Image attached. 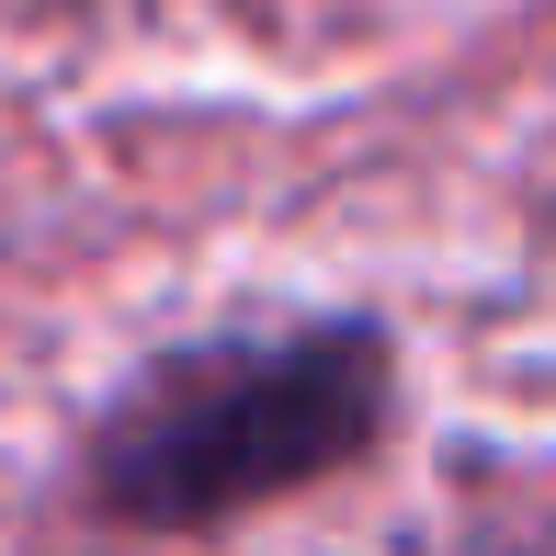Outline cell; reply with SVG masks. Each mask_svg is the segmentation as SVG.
Listing matches in <instances>:
<instances>
[{
	"label": "cell",
	"instance_id": "1",
	"mask_svg": "<svg viewBox=\"0 0 556 556\" xmlns=\"http://www.w3.org/2000/svg\"><path fill=\"white\" fill-rule=\"evenodd\" d=\"M387 420V341L375 330H273V341H205L148 364L91 432V500L148 534L262 511L352 466Z\"/></svg>",
	"mask_w": 556,
	"mask_h": 556
}]
</instances>
